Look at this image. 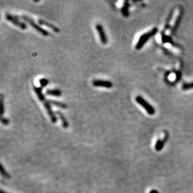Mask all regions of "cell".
I'll use <instances>...</instances> for the list:
<instances>
[{
    "label": "cell",
    "instance_id": "6da1fadb",
    "mask_svg": "<svg viewBox=\"0 0 193 193\" xmlns=\"http://www.w3.org/2000/svg\"><path fill=\"white\" fill-rule=\"evenodd\" d=\"M33 90L35 93L36 94L38 99H39L41 102L43 103L44 108L46 109V110L49 117L51 119V122L52 123H56L58 121V118L56 117V116L55 115V113H54L53 111L52 110L51 104L49 103L48 100L46 99L44 96L43 95V91H42V87L33 86Z\"/></svg>",
    "mask_w": 193,
    "mask_h": 193
},
{
    "label": "cell",
    "instance_id": "7a4b0ae2",
    "mask_svg": "<svg viewBox=\"0 0 193 193\" xmlns=\"http://www.w3.org/2000/svg\"><path fill=\"white\" fill-rule=\"evenodd\" d=\"M157 31H158V29H157V28H154L153 29L150 30L149 31H148V32L143 34L141 36L139 37L138 42L136 43V44L135 46L136 50H141V49L144 46V45L148 42L149 39L151 38L154 36V35L156 34Z\"/></svg>",
    "mask_w": 193,
    "mask_h": 193
},
{
    "label": "cell",
    "instance_id": "3957f363",
    "mask_svg": "<svg viewBox=\"0 0 193 193\" xmlns=\"http://www.w3.org/2000/svg\"><path fill=\"white\" fill-rule=\"evenodd\" d=\"M22 18L23 19L24 21H25L26 23H28V24H30V25L34 28L35 30L36 31H38V33H40V34H41L43 36H48L49 35V32L48 31L45 30L43 28L41 27L40 25H38V24H36L34 22V20L31 18L29 16H27L25 15H23L22 16H20V19Z\"/></svg>",
    "mask_w": 193,
    "mask_h": 193
},
{
    "label": "cell",
    "instance_id": "277c9868",
    "mask_svg": "<svg viewBox=\"0 0 193 193\" xmlns=\"http://www.w3.org/2000/svg\"><path fill=\"white\" fill-rule=\"evenodd\" d=\"M136 102L139 104L142 108L145 109L147 113L149 115H154L156 113V111L154 108L151 105L148 101L141 96H137L135 98Z\"/></svg>",
    "mask_w": 193,
    "mask_h": 193
},
{
    "label": "cell",
    "instance_id": "5b68a950",
    "mask_svg": "<svg viewBox=\"0 0 193 193\" xmlns=\"http://www.w3.org/2000/svg\"><path fill=\"white\" fill-rule=\"evenodd\" d=\"M5 18L7 21H8L10 23L13 24L14 25L18 27L19 28L23 30H25L27 29V25L26 23L19 21L20 16L17 15H13L11 14L6 13L5 15Z\"/></svg>",
    "mask_w": 193,
    "mask_h": 193
},
{
    "label": "cell",
    "instance_id": "8992f818",
    "mask_svg": "<svg viewBox=\"0 0 193 193\" xmlns=\"http://www.w3.org/2000/svg\"><path fill=\"white\" fill-rule=\"evenodd\" d=\"M96 30L99 34V37L100 38V41L103 44H106L108 42L106 34L105 33L104 30L103 26L100 24H97L96 25Z\"/></svg>",
    "mask_w": 193,
    "mask_h": 193
},
{
    "label": "cell",
    "instance_id": "52a82bcc",
    "mask_svg": "<svg viewBox=\"0 0 193 193\" xmlns=\"http://www.w3.org/2000/svg\"><path fill=\"white\" fill-rule=\"evenodd\" d=\"M92 84L94 87H105V88L110 89L113 87V85L112 82L110 81H105V80H100V79H94L93 81Z\"/></svg>",
    "mask_w": 193,
    "mask_h": 193
},
{
    "label": "cell",
    "instance_id": "ba28073f",
    "mask_svg": "<svg viewBox=\"0 0 193 193\" xmlns=\"http://www.w3.org/2000/svg\"><path fill=\"white\" fill-rule=\"evenodd\" d=\"M38 23H39L40 25L46 26V27L49 28H51L55 33H58L60 32V30H59L58 27H56L55 25H54V24H52L50 23L46 22V21H45L43 19H39V20H38Z\"/></svg>",
    "mask_w": 193,
    "mask_h": 193
},
{
    "label": "cell",
    "instance_id": "9c48e42d",
    "mask_svg": "<svg viewBox=\"0 0 193 193\" xmlns=\"http://www.w3.org/2000/svg\"><path fill=\"white\" fill-rule=\"evenodd\" d=\"M46 94L48 96L59 97L61 96L62 92L60 89H48L46 91Z\"/></svg>",
    "mask_w": 193,
    "mask_h": 193
},
{
    "label": "cell",
    "instance_id": "30bf717a",
    "mask_svg": "<svg viewBox=\"0 0 193 193\" xmlns=\"http://www.w3.org/2000/svg\"><path fill=\"white\" fill-rule=\"evenodd\" d=\"M55 114H56V115H58L59 118H60L61 121V123L63 127L64 128H68L69 127V122L66 119V117L64 116L61 111H56L55 112Z\"/></svg>",
    "mask_w": 193,
    "mask_h": 193
},
{
    "label": "cell",
    "instance_id": "8fae6325",
    "mask_svg": "<svg viewBox=\"0 0 193 193\" xmlns=\"http://www.w3.org/2000/svg\"><path fill=\"white\" fill-rule=\"evenodd\" d=\"M130 6V5H129V3L127 1H126L124 2L123 5H122V8L121 9V12L122 13V15L123 16L127 17L129 15V8Z\"/></svg>",
    "mask_w": 193,
    "mask_h": 193
},
{
    "label": "cell",
    "instance_id": "7c38bea8",
    "mask_svg": "<svg viewBox=\"0 0 193 193\" xmlns=\"http://www.w3.org/2000/svg\"><path fill=\"white\" fill-rule=\"evenodd\" d=\"M49 103H50V104L53 105L54 106H56L58 108H61V109H66L68 108L67 104L65 103H63L61 102H59V101H55V100H48Z\"/></svg>",
    "mask_w": 193,
    "mask_h": 193
},
{
    "label": "cell",
    "instance_id": "4fadbf2b",
    "mask_svg": "<svg viewBox=\"0 0 193 193\" xmlns=\"http://www.w3.org/2000/svg\"><path fill=\"white\" fill-rule=\"evenodd\" d=\"M166 143L164 140H161V139H158L156 143V145H155V149L157 151H161V150L163 149V148H164V144Z\"/></svg>",
    "mask_w": 193,
    "mask_h": 193
},
{
    "label": "cell",
    "instance_id": "5bb4252c",
    "mask_svg": "<svg viewBox=\"0 0 193 193\" xmlns=\"http://www.w3.org/2000/svg\"><path fill=\"white\" fill-rule=\"evenodd\" d=\"M0 171H1V175L4 178H7V179L11 178V176H10V175L8 173H7V171H6V169H5L4 167H3L2 164H0Z\"/></svg>",
    "mask_w": 193,
    "mask_h": 193
},
{
    "label": "cell",
    "instance_id": "9a60e30c",
    "mask_svg": "<svg viewBox=\"0 0 193 193\" xmlns=\"http://www.w3.org/2000/svg\"><path fill=\"white\" fill-rule=\"evenodd\" d=\"M182 89L184 91L193 89V82L184 83V85L182 86Z\"/></svg>",
    "mask_w": 193,
    "mask_h": 193
},
{
    "label": "cell",
    "instance_id": "2e32d148",
    "mask_svg": "<svg viewBox=\"0 0 193 193\" xmlns=\"http://www.w3.org/2000/svg\"><path fill=\"white\" fill-rule=\"evenodd\" d=\"M39 82H40V84L41 86V87L46 86L48 85V83H49L48 80L47 79H46V78H41L39 80Z\"/></svg>",
    "mask_w": 193,
    "mask_h": 193
},
{
    "label": "cell",
    "instance_id": "e0dca14e",
    "mask_svg": "<svg viewBox=\"0 0 193 193\" xmlns=\"http://www.w3.org/2000/svg\"><path fill=\"white\" fill-rule=\"evenodd\" d=\"M0 104H1V116H3V114H4L5 112V108H4V103H3V94H1V103H0Z\"/></svg>",
    "mask_w": 193,
    "mask_h": 193
},
{
    "label": "cell",
    "instance_id": "ac0fdd59",
    "mask_svg": "<svg viewBox=\"0 0 193 193\" xmlns=\"http://www.w3.org/2000/svg\"><path fill=\"white\" fill-rule=\"evenodd\" d=\"M1 122L2 124H3L5 126L8 125L9 123V119L8 118H6L5 117H3V116H1Z\"/></svg>",
    "mask_w": 193,
    "mask_h": 193
},
{
    "label": "cell",
    "instance_id": "d6986e66",
    "mask_svg": "<svg viewBox=\"0 0 193 193\" xmlns=\"http://www.w3.org/2000/svg\"><path fill=\"white\" fill-rule=\"evenodd\" d=\"M149 193H159V192L156 190V189H153V190H151L149 192Z\"/></svg>",
    "mask_w": 193,
    "mask_h": 193
},
{
    "label": "cell",
    "instance_id": "ffe728a7",
    "mask_svg": "<svg viewBox=\"0 0 193 193\" xmlns=\"http://www.w3.org/2000/svg\"><path fill=\"white\" fill-rule=\"evenodd\" d=\"M0 193H8V192H6L4 191L3 190H1V192H0Z\"/></svg>",
    "mask_w": 193,
    "mask_h": 193
}]
</instances>
